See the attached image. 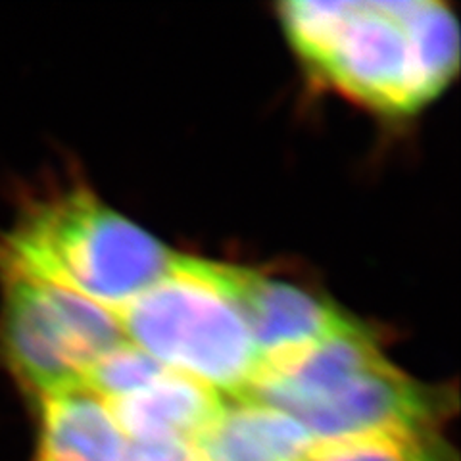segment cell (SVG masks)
Listing matches in <instances>:
<instances>
[{"label":"cell","mask_w":461,"mask_h":461,"mask_svg":"<svg viewBox=\"0 0 461 461\" xmlns=\"http://www.w3.org/2000/svg\"><path fill=\"white\" fill-rule=\"evenodd\" d=\"M177 256L81 186L29 202L0 235V267L49 279L112 312L164 279Z\"/></svg>","instance_id":"1"},{"label":"cell","mask_w":461,"mask_h":461,"mask_svg":"<svg viewBox=\"0 0 461 461\" xmlns=\"http://www.w3.org/2000/svg\"><path fill=\"white\" fill-rule=\"evenodd\" d=\"M125 461H200L191 442H131Z\"/></svg>","instance_id":"12"},{"label":"cell","mask_w":461,"mask_h":461,"mask_svg":"<svg viewBox=\"0 0 461 461\" xmlns=\"http://www.w3.org/2000/svg\"><path fill=\"white\" fill-rule=\"evenodd\" d=\"M411 3H285L279 18L317 76L357 103L398 115L437 96L417 52Z\"/></svg>","instance_id":"2"},{"label":"cell","mask_w":461,"mask_h":461,"mask_svg":"<svg viewBox=\"0 0 461 461\" xmlns=\"http://www.w3.org/2000/svg\"><path fill=\"white\" fill-rule=\"evenodd\" d=\"M167 371L139 346L125 340L91 367L85 377V388L104 402H113L150 386Z\"/></svg>","instance_id":"11"},{"label":"cell","mask_w":461,"mask_h":461,"mask_svg":"<svg viewBox=\"0 0 461 461\" xmlns=\"http://www.w3.org/2000/svg\"><path fill=\"white\" fill-rule=\"evenodd\" d=\"M113 313L129 342L225 400L247 394L262 367L247 323L206 259L179 254L164 279Z\"/></svg>","instance_id":"3"},{"label":"cell","mask_w":461,"mask_h":461,"mask_svg":"<svg viewBox=\"0 0 461 461\" xmlns=\"http://www.w3.org/2000/svg\"><path fill=\"white\" fill-rule=\"evenodd\" d=\"M127 339L112 310L32 273L0 267V366L32 400L85 386Z\"/></svg>","instance_id":"4"},{"label":"cell","mask_w":461,"mask_h":461,"mask_svg":"<svg viewBox=\"0 0 461 461\" xmlns=\"http://www.w3.org/2000/svg\"><path fill=\"white\" fill-rule=\"evenodd\" d=\"M313 444L285 411L252 400H225L194 450L200 461H306Z\"/></svg>","instance_id":"9"},{"label":"cell","mask_w":461,"mask_h":461,"mask_svg":"<svg viewBox=\"0 0 461 461\" xmlns=\"http://www.w3.org/2000/svg\"><path fill=\"white\" fill-rule=\"evenodd\" d=\"M212 271L247 323L262 367L359 325L323 294L291 281L218 262Z\"/></svg>","instance_id":"6"},{"label":"cell","mask_w":461,"mask_h":461,"mask_svg":"<svg viewBox=\"0 0 461 461\" xmlns=\"http://www.w3.org/2000/svg\"><path fill=\"white\" fill-rule=\"evenodd\" d=\"M306 461H457V456L437 430L320 442Z\"/></svg>","instance_id":"10"},{"label":"cell","mask_w":461,"mask_h":461,"mask_svg":"<svg viewBox=\"0 0 461 461\" xmlns=\"http://www.w3.org/2000/svg\"><path fill=\"white\" fill-rule=\"evenodd\" d=\"M33 461H125L129 440L108 403L79 386L35 402Z\"/></svg>","instance_id":"7"},{"label":"cell","mask_w":461,"mask_h":461,"mask_svg":"<svg viewBox=\"0 0 461 461\" xmlns=\"http://www.w3.org/2000/svg\"><path fill=\"white\" fill-rule=\"evenodd\" d=\"M450 403L442 388L410 379L381 356L300 402L286 415L320 444L393 432H437Z\"/></svg>","instance_id":"5"},{"label":"cell","mask_w":461,"mask_h":461,"mask_svg":"<svg viewBox=\"0 0 461 461\" xmlns=\"http://www.w3.org/2000/svg\"><path fill=\"white\" fill-rule=\"evenodd\" d=\"M223 402L225 398L212 388L167 371L142 391L106 403L127 440L194 444Z\"/></svg>","instance_id":"8"}]
</instances>
